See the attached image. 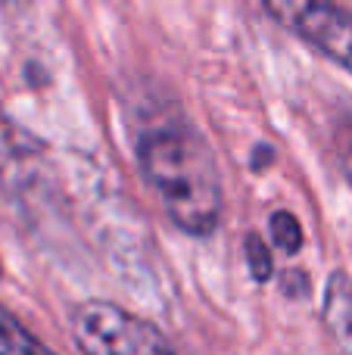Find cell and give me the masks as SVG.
I'll return each instance as SVG.
<instances>
[{"label": "cell", "mask_w": 352, "mask_h": 355, "mask_svg": "<svg viewBox=\"0 0 352 355\" xmlns=\"http://www.w3.org/2000/svg\"><path fill=\"white\" fill-rule=\"evenodd\" d=\"M265 12L352 75V10L340 3H265Z\"/></svg>", "instance_id": "cell-3"}, {"label": "cell", "mask_w": 352, "mask_h": 355, "mask_svg": "<svg viewBox=\"0 0 352 355\" xmlns=\"http://www.w3.org/2000/svg\"><path fill=\"white\" fill-rule=\"evenodd\" d=\"M137 162L175 227L206 237L222 218V178L209 144L191 125H153L137 137Z\"/></svg>", "instance_id": "cell-1"}, {"label": "cell", "mask_w": 352, "mask_h": 355, "mask_svg": "<svg viewBox=\"0 0 352 355\" xmlns=\"http://www.w3.org/2000/svg\"><path fill=\"white\" fill-rule=\"evenodd\" d=\"M0 355H56L6 306H0Z\"/></svg>", "instance_id": "cell-5"}, {"label": "cell", "mask_w": 352, "mask_h": 355, "mask_svg": "<svg viewBox=\"0 0 352 355\" xmlns=\"http://www.w3.org/2000/svg\"><path fill=\"white\" fill-rule=\"evenodd\" d=\"M322 318L331 340L343 355H352V277L343 271H334L324 290Z\"/></svg>", "instance_id": "cell-4"}, {"label": "cell", "mask_w": 352, "mask_h": 355, "mask_svg": "<svg viewBox=\"0 0 352 355\" xmlns=\"http://www.w3.org/2000/svg\"><path fill=\"white\" fill-rule=\"evenodd\" d=\"M247 262H249V275H253L259 284L272 281L274 259H272V250L265 246V240H262L259 234H249L247 237Z\"/></svg>", "instance_id": "cell-7"}, {"label": "cell", "mask_w": 352, "mask_h": 355, "mask_svg": "<svg viewBox=\"0 0 352 355\" xmlns=\"http://www.w3.org/2000/svg\"><path fill=\"white\" fill-rule=\"evenodd\" d=\"M268 227H272V243L287 256H297L299 246H303V227H299L297 215L287 212V209H278L268 218Z\"/></svg>", "instance_id": "cell-6"}, {"label": "cell", "mask_w": 352, "mask_h": 355, "mask_svg": "<svg viewBox=\"0 0 352 355\" xmlns=\"http://www.w3.org/2000/svg\"><path fill=\"white\" fill-rule=\"evenodd\" d=\"M72 340L81 355H178L156 324L106 300L75 309Z\"/></svg>", "instance_id": "cell-2"}]
</instances>
